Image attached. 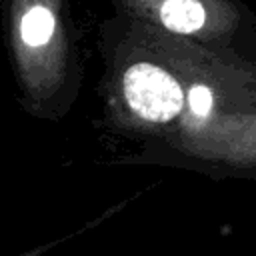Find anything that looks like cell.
Instances as JSON below:
<instances>
[{
  "mask_svg": "<svg viewBox=\"0 0 256 256\" xmlns=\"http://www.w3.org/2000/svg\"><path fill=\"white\" fill-rule=\"evenodd\" d=\"M120 98L134 120L150 126H166L186 110L184 84L152 60H136L124 68Z\"/></svg>",
  "mask_w": 256,
  "mask_h": 256,
  "instance_id": "obj_1",
  "label": "cell"
},
{
  "mask_svg": "<svg viewBox=\"0 0 256 256\" xmlns=\"http://www.w3.org/2000/svg\"><path fill=\"white\" fill-rule=\"evenodd\" d=\"M214 108H216V96H214V90L210 88V84L194 82L186 88L184 118L190 126L198 128V126L206 124L214 116Z\"/></svg>",
  "mask_w": 256,
  "mask_h": 256,
  "instance_id": "obj_4",
  "label": "cell"
},
{
  "mask_svg": "<svg viewBox=\"0 0 256 256\" xmlns=\"http://www.w3.org/2000/svg\"><path fill=\"white\" fill-rule=\"evenodd\" d=\"M150 16L168 32L200 36L212 22L206 0H146Z\"/></svg>",
  "mask_w": 256,
  "mask_h": 256,
  "instance_id": "obj_3",
  "label": "cell"
},
{
  "mask_svg": "<svg viewBox=\"0 0 256 256\" xmlns=\"http://www.w3.org/2000/svg\"><path fill=\"white\" fill-rule=\"evenodd\" d=\"M14 44L22 72L30 78L48 70L52 56L64 50L58 10L52 0H22L14 8Z\"/></svg>",
  "mask_w": 256,
  "mask_h": 256,
  "instance_id": "obj_2",
  "label": "cell"
}]
</instances>
